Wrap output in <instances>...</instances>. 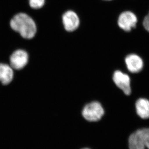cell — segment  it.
I'll list each match as a JSON object with an SVG mask.
<instances>
[{"instance_id": "15", "label": "cell", "mask_w": 149, "mask_h": 149, "mask_svg": "<svg viewBox=\"0 0 149 149\" xmlns=\"http://www.w3.org/2000/svg\"><path fill=\"white\" fill-rule=\"evenodd\" d=\"M106 1H111V0H106Z\"/></svg>"}, {"instance_id": "6", "label": "cell", "mask_w": 149, "mask_h": 149, "mask_svg": "<svg viewBox=\"0 0 149 149\" xmlns=\"http://www.w3.org/2000/svg\"><path fill=\"white\" fill-rule=\"evenodd\" d=\"M63 24L65 30L72 32L77 29L80 25V19L75 12L71 10L66 12L62 16Z\"/></svg>"}, {"instance_id": "10", "label": "cell", "mask_w": 149, "mask_h": 149, "mask_svg": "<svg viewBox=\"0 0 149 149\" xmlns=\"http://www.w3.org/2000/svg\"><path fill=\"white\" fill-rule=\"evenodd\" d=\"M136 113L138 116L143 119L149 118V100L141 98L137 100L135 104Z\"/></svg>"}, {"instance_id": "11", "label": "cell", "mask_w": 149, "mask_h": 149, "mask_svg": "<svg viewBox=\"0 0 149 149\" xmlns=\"http://www.w3.org/2000/svg\"><path fill=\"white\" fill-rule=\"evenodd\" d=\"M45 0H30V5L34 9L41 8L44 6Z\"/></svg>"}, {"instance_id": "9", "label": "cell", "mask_w": 149, "mask_h": 149, "mask_svg": "<svg viewBox=\"0 0 149 149\" xmlns=\"http://www.w3.org/2000/svg\"><path fill=\"white\" fill-rule=\"evenodd\" d=\"M11 66L0 63V82L3 84H8L13 80L14 72Z\"/></svg>"}, {"instance_id": "12", "label": "cell", "mask_w": 149, "mask_h": 149, "mask_svg": "<svg viewBox=\"0 0 149 149\" xmlns=\"http://www.w3.org/2000/svg\"><path fill=\"white\" fill-rule=\"evenodd\" d=\"M145 147L149 149V128L141 129Z\"/></svg>"}, {"instance_id": "3", "label": "cell", "mask_w": 149, "mask_h": 149, "mask_svg": "<svg viewBox=\"0 0 149 149\" xmlns=\"http://www.w3.org/2000/svg\"><path fill=\"white\" fill-rule=\"evenodd\" d=\"M138 19L136 16L130 11H125L120 15L118 19L119 27L124 31L128 32L136 26Z\"/></svg>"}, {"instance_id": "8", "label": "cell", "mask_w": 149, "mask_h": 149, "mask_svg": "<svg viewBox=\"0 0 149 149\" xmlns=\"http://www.w3.org/2000/svg\"><path fill=\"white\" fill-rule=\"evenodd\" d=\"M128 145L130 149H145V143L141 129L137 130L130 136Z\"/></svg>"}, {"instance_id": "2", "label": "cell", "mask_w": 149, "mask_h": 149, "mask_svg": "<svg viewBox=\"0 0 149 149\" xmlns=\"http://www.w3.org/2000/svg\"><path fill=\"white\" fill-rule=\"evenodd\" d=\"M104 114L102 106L97 101H93L86 105L82 111L83 117L89 122L99 121Z\"/></svg>"}, {"instance_id": "4", "label": "cell", "mask_w": 149, "mask_h": 149, "mask_svg": "<svg viewBox=\"0 0 149 149\" xmlns=\"http://www.w3.org/2000/svg\"><path fill=\"white\" fill-rule=\"evenodd\" d=\"M28 61V54L26 51L23 50H17L10 56V66L15 70H21L26 66Z\"/></svg>"}, {"instance_id": "1", "label": "cell", "mask_w": 149, "mask_h": 149, "mask_svg": "<svg viewBox=\"0 0 149 149\" xmlns=\"http://www.w3.org/2000/svg\"><path fill=\"white\" fill-rule=\"evenodd\" d=\"M10 26L15 31L23 38L30 39L33 38L37 31L36 25L33 20L25 13H19L13 17Z\"/></svg>"}, {"instance_id": "5", "label": "cell", "mask_w": 149, "mask_h": 149, "mask_svg": "<svg viewBox=\"0 0 149 149\" xmlns=\"http://www.w3.org/2000/svg\"><path fill=\"white\" fill-rule=\"evenodd\" d=\"M113 80L115 84L127 95L131 94L130 79L128 75L120 70H116L113 75Z\"/></svg>"}, {"instance_id": "7", "label": "cell", "mask_w": 149, "mask_h": 149, "mask_svg": "<svg viewBox=\"0 0 149 149\" xmlns=\"http://www.w3.org/2000/svg\"><path fill=\"white\" fill-rule=\"evenodd\" d=\"M125 62L127 69L132 73L141 72L143 66L142 58L136 54L128 55L125 58Z\"/></svg>"}, {"instance_id": "13", "label": "cell", "mask_w": 149, "mask_h": 149, "mask_svg": "<svg viewBox=\"0 0 149 149\" xmlns=\"http://www.w3.org/2000/svg\"><path fill=\"white\" fill-rule=\"evenodd\" d=\"M143 26L145 30L149 33V13L144 18Z\"/></svg>"}, {"instance_id": "14", "label": "cell", "mask_w": 149, "mask_h": 149, "mask_svg": "<svg viewBox=\"0 0 149 149\" xmlns=\"http://www.w3.org/2000/svg\"><path fill=\"white\" fill-rule=\"evenodd\" d=\"M88 149V148H84V149Z\"/></svg>"}]
</instances>
